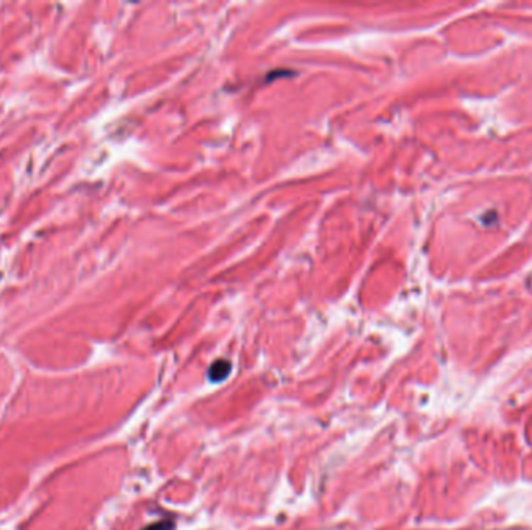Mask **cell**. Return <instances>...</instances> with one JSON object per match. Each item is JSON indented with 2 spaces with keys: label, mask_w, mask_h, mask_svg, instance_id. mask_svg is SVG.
Here are the masks:
<instances>
[{
  "label": "cell",
  "mask_w": 532,
  "mask_h": 530,
  "mask_svg": "<svg viewBox=\"0 0 532 530\" xmlns=\"http://www.w3.org/2000/svg\"><path fill=\"white\" fill-rule=\"evenodd\" d=\"M230 363L226 359H218L215 361V363L211 366L209 372H207V376H209V380L212 383H220V381H224L228 378V375L230 373Z\"/></svg>",
  "instance_id": "cell-1"
},
{
  "label": "cell",
  "mask_w": 532,
  "mask_h": 530,
  "mask_svg": "<svg viewBox=\"0 0 532 530\" xmlns=\"http://www.w3.org/2000/svg\"><path fill=\"white\" fill-rule=\"evenodd\" d=\"M171 529H173L171 521H159V523H154L151 526H148L144 530H171Z\"/></svg>",
  "instance_id": "cell-2"
}]
</instances>
